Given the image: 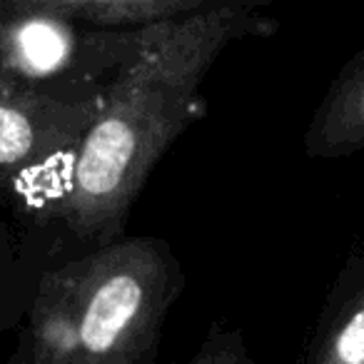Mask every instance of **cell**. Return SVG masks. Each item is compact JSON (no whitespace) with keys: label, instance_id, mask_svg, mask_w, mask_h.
I'll use <instances>...</instances> for the list:
<instances>
[{"label":"cell","instance_id":"1","mask_svg":"<svg viewBox=\"0 0 364 364\" xmlns=\"http://www.w3.org/2000/svg\"><path fill=\"white\" fill-rule=\"evenodd\" d=\"M274 28V18L250 0H215L195 16L150 28L105 87L97 117L36 223L58 230L77 255L125 237L147 177L203 112V82L220 55Z\"/></svg>","mask_w":364,"mask_h":364},{"label":"cell","instance_id":"2","mask_svg":"<svg viewBox=\"0 0 364 364\" xmlns=\"http://www.w3.org/2000/svg\"><path fill=\"white\" fill-rule=\"evenodd\" d=\"M185 272L160 237H120L38 274L8 364H152Z\"/></svg>","mask_w":364,"mask_h":364},{"label":"cell","instance_id":"3","mask_svg":"<svg viewBox=\"0 0 364 364\" xmlns=\"http://www.w3.org/2000/svg\"><path fill=\"white\" fill-rule=\"evenodd\" d=\"M147 31H90L53 16L41 0H0V77L58 95L102 97Z\"/></svg>","mask_w":364,"mask_h":364},{"label":"cell","instance_id":"4","mask_svg":"<svg viewBox=\"0 0 364 364\" xmlns=\"http://www.w3.org/2000/svg\"><path fill=\"white\" fill-rule=\"evenodd\" d=\"M102 97L33 90L0 77V200L33 220L55 195Z\"/></svg>","mask_w":364,"mask_h":364},{"label":"cell","instance_id":"5","mask_svg":"<svg viewBox=\"0 0 364 364\" xmlns=\"http://www.w3.org/2000/svg\"><path fill=\"white\" fill-rule=\"evenodd\" d=\"M297 364H364V247L329 289Z\"/></svg>","mask_w":364,"mask_h":364},{"label":"cell","instance_id":"6","mask_svg":"<svg viewBox=\"0 0 364 364\" xmlns=\"http://www.w3.org/2000/svg\"><path fill=\"white\" fill-rule=\"evenodd\" d=\"M302 140L312 160H339L364 147V46L339 68Z\"/></svg>","mask_w":364,"mask_h":364},{"label":"cell","instance_id":"7","mask_svg":"<svg viewBox=\"0 0 364 364\" xmlns=\"http://www.w3.org/2000/svg\"><path fill=\"white\" fill-rule=\"evenodd\" d=\"M46 11L75 26L107 33H137L205 11L215 0H41Z\"/></svg>","mask_w":364,"mask_h":364},{"label":"cell","instance_id":"8","mask_svg":"<svg viewBox=\"0 0 364 364\" xmlns=\"http://www.w3.org/2000/svg\"><path fill=\"white\" fill-rule=\"evenodd\" d=\"M188 364H252V357L240 329L215 324Z\"/></svg>","mask_w":364,"mask_h":364},{"label":"cell","instance_id":"9","mask_svg":"<svg viewBox=\"0 0 364 364\" xmlns=\"http://www.w3.org/2000/svg\"><path fill=\"white\" fill-rule=\"evenodd\" d=\"M11 259H13V242H11V237H8L6 228L0 225V274L6 272Z\"/></svg>","mask_w":364,"mask_h":364}]
</instances>
